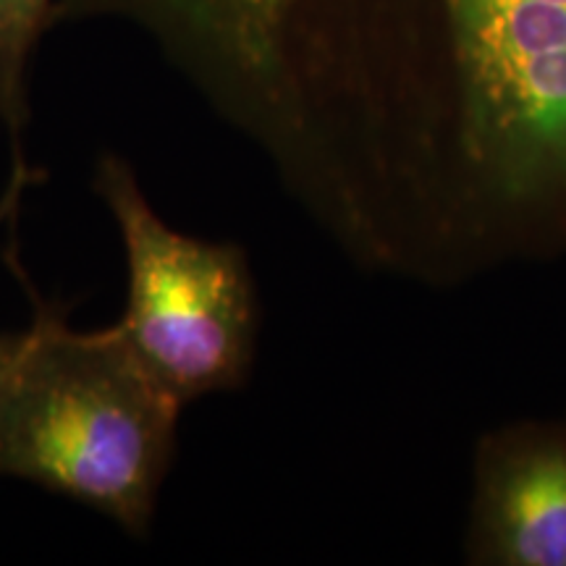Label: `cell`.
<instances>
[{
	"label": "cell",
	"instance_id": "1",
	"mask_svg": "<svg viewBox=\"0 0 566 566\" xmlns=\"http://www.w3.org/2000/svg\"><path fill=\"white\" fill-rule=\"evenodd\" d=\"M150 34L357 265L566 254V0H63Z\"/></svg>",
	"mask_w": 566,
	"mask_h": 566
},
{
	"label": "cell",
	"instance_id": "2",
	"mask_svg": "<svg viewBox=\"0 0 566 566\" xmlns=\"http://www.w3.org/2000/svg\"><path fill=\"white\" fill-rule=\"evenodd\" d=\"M34 302L0 365V475L30 480L145 535L176 454L181 401L122 331H74L9 254Z\"/></svg>",
	"mask_w": 566,
	"mask_h": 566
},
{
	"label": "cell",
	"instance_id": "3",
	"mask_svg": "<svg viewBox=\"0 0 566 566\" xmlns=\"http://www.w3.org/2000/svg\"><path fill=\"white\" fill-rule=\"evenodd\" d=\"M95 192L122 231L129 271L116 328L181 405L244 386L258 344V289L242 247L174 231L118 155L97 163Z\"/></svg>",
	"mask_w": 566,
	"mask_h": 566
},
{
	"label": "cell",
	"instance_id": "4",
	"mask_svg": "<svg viewBox=\"0 0 566 566\" xmlns=\"http://www.w3.org/2000/svg\"><path fill=\"white\" fill-rule=\"evenodd\" d=\"M464 527L472 566H566V417L478 438Z\"/></svg>",
	"mask_w": 566,
	"mask_h": 566
},
{
	"label": "cell",
	"instance_id": "5",
	"mask_svg": "<svg viewBox=\"0 0 566 566\" xmlns=\"http://www.w3.org/2000/svg\"><path fill=\"white\" fill-rule=\"evenodd\" d=\"M63 0H0V124L13 142L30 122L27 69L42 34L61 21Z\"/></svg>",
	"mask_w": 566,
	"mask_h": 566
},
{
	"label": "cell",
	"instance_id": "6",
	"mask_svg": "<svg viewBox=\"0 0 566 566\" xmlns=\"http://www.w3.org/2000/svg\"><path fill=\"white\" fill-rule=\"evenodd\" d=\"M38 176H40L38 171H30V168L24 166V160L17 158V166H13L11 184H9V189H6L3 200H0V223H3L6 218H11L13 212H17L21 195H24V189L30 187V184L38 181ZM11 344H13V336H0V365H3V359L9 357Z\"/></svg>",
	"mask_w": 566,
	"mask_h": 566
}]
</instances>
